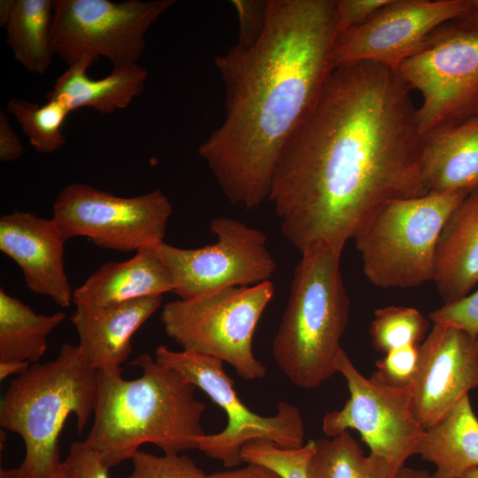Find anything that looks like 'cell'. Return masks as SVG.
<instances>
[{
  "mask_svg": "<svg viewBox=\"0 0 478 478\" xmlns=\"http://www.w3.org/2000/svg\"><path fill=\"white\" fill-rule=\"evenodd\" d=\"M174 0H53L51 43L68 66L104 57L113 66L138 63L150 27Z\"/></svg>",
  "mask_w": 478,
  "mask_h": 478,
  "instance_id": "10",
  "label": "cell"
},
{
  "mask_svg": "<svg viewBox=\"0 0 478 478\" xmlns=\"http://www.w3.org/2000/svg\"><path fill=\"white\" fill-rule=\"evenodd\" d=\"M209 228L217 241L202 248L182 249L165 242L155 246L180 299L270 281L277 264L261 230L228 217L214 218Z\"/></svg>",
  "mask_w": 478,
  "mask_h": 478,
  "instance_id": "12",
  "label": "cell"
},
{
  "mask_svg": "<svg viewBox=\"0 0 478 478\" xmlns=\"http://www.w3.org/2000/svg\"><path fill=\"white\" fill-rule=\"evenodd\" d=\"M92 63L82 59L68 66L46 95V100L59 102L70 112L90 108L107 114L127 108L143 93L148 72L138 63L113 66L108 75L96 80L87 74Z\"/></svg>",
  "mask_w": 478,
  "mask_h": 478,
  "instance_id": "21",
  "label": "cell"
},
{
  "mask_svg": "<svg viewBox=\"0 0 478 478\" xmlns=\"http://www.w3.org/2000/svg\"><path fill=\"white\" fill-rule=\"evenodd\" d=\"M339 35L335 0H269L258 39L216 58L226 113L198 154L230 204L268 202L279 159L335 67Z\"/></svg>",
  "mask_w": 478,
  "mask_h": 478,
  "instance_id": "2",
  "label": "cell"
},
{
  "mask_svg": "<svg viewBox=\"0 0 478 478\" xmlns=\"http://www.w3.org/2000/svg\"><path fill=\"white\" fill-rule=\"evenodd\" d=\"M433 463V478H462L478 468V418L467 395L425 429L417 449Z\"/></svg>",
  "mask_w": 478,
  "mask_h": 478,
  "instance_id": "22",
  "label": "cell"
},
{
  "mask_svg": "<svg viewBox=\"0 0 478 478\" xmlns=\"http://www.w3.org/2000/svg\"><path fill=\"white\" fill-rule=\"evenodd\" d=\"M155 360L204 391L226 412L227 422L224 429L205 434L197 444V449L224 466H239L243 462L242 448L251 440H268L282 448L304 444L305 425L299 409L279 401L275 415L255 413L239 398L221 360L182 350L175 351L162 344L156 349Z\"/></svg>",
  "mask_w": 478,
  "mask_h": 478,
  "instance_id": "8",
  "label": "cell"
},
{
  "mask_svg": "<svg viewBox=\"0 0 478 478\" xmlns=\"http://www.w3.org/2000/svg\"><path fill=\"white\" fill-rule=\"evenodd\" d=\"M50 478H71L68 473L66 472L63 462L59 468L54 472Z\"/></svg>",
  "mask_w": 478,
  "mask_h": 478,
  "instance_id": "41",
  "label": "cell"
},
{
  "mask_svg": "<svg viewBox=\"0 0 478 478\" xmlns=\"http://www.w3.org/2000/svg\"><path fill=\"white\" fill-rule=\"evenodd\" d=\"M53 0H12L1 27L16 60L36 74H44L54 56L51 43Z\"/></svg>",
  "mask_w": 478,
  "mask_h": 478,
  "instance_id": "24",
  "label": "cell"
},
{
  "mask_svg": "<svg viewBox=\"0 0 478 478\" xmlns=\"http://www.w3.org/2000/svg\"><path fill=\"white\" fill-rule=\"evenodd\" d=\"M66 314L36 313L30 306L0 289V362H37L47 350L48 336Z\"/></svg>",
  "mask_w": 478,
  "mask_h": 478,
  "instance_id": "23",
  "label": "cell"
},
{
  "mask_svg": "<svg viewBox=\"0 0 478 478\" xmlns=\"http://www.w3.org/2000/svg\"><path fill=\"white\" fill-rule=\"evenodd\" d=\"M419 347L409 344L387 352L376 360L371 378L392 387L410 385L418 367Z\"/></svg>",
  "mask_w": 478,
  "mask_h": 478,
  "instance_id": "30",
  "label": "cell"
},
{
  "mask_svg": "<svg viewBox=\"0 0 478 478\" xmlns=\"http://www.w3.org/2000/svg\"><path fill=\"white\" fill-rule=\"evenodd\" d=\"M239 21L237 43L249 46L256 42L266 26L269 0H234L231 2Z\"/></svg>",
  "mask_w": 478,
  "mask_h": 478,
  "instance_id": "32",
  "label": "cell"
},
{
  "mask_svg": "<svg viewBox=\"0 0 478 478\" xmlns=\"http://www.w3.org/2000/svg\"><path fill=\"white\" fill-rule=\"evenodd\" d=\"M52 212L66 240L87 237L100 248L129 252L164 242L173 208L158 189L123 197L71 183L57 196Z\"/></svg>",
  "mask_w": 478,
  "mask_h": 478,
  "instance_id": "11",
  "label": "cell"
},
{
  "mask_svg": "<svg viewBox=\"0 0 478 478\" xmlns=\"http://www.w3.org/2000/svg\"><path fill=\"white\" fill-rule=\"evenodd\" d=\"M396 72L421 96L422 135L478 114V29L443 25Z\"/></svg>",
  "mask_w": 478,
  "mask_h": 478,
  "instance_id": "9",
  "label": "cell"
},
{
  "mask_svg": "<svg viewBox=\"0 0 478 478\" xmlns=\"http://www.w3.org/2000/svg\"><path fill=\"white\" fill-rule=\"evenodd\" d=\"M424 180L428 193L478 187V114L422 135Z\"/></svg>",
  "mask_w": 478,
  "mask_h": 478,
  "instance_id": "20",
  "label": "cell"
},
{
  "mask_svg": "<svg viewBox=\"0 0 478 478\" xmlns=\"http://www.w3.org/2000/svg\"><path fill=\"white\" fill-rule=\"evenodd\" d=\"M411 90L376 63L335 67L286 145L268 198L301 254L343 250L388 203L428 194Z\"/></svg>",
  "mask_w": 478,
  "mask_h": 478,
  "instance_id": "1",
  "label": "cell"
},
{
  "mask_svg": "<svg viewBox=\"0 0 478 478\" xmlns=\"http://www.w3.org/2000/svg\"><path fill=\"white\" fill-rule=\"evenodd\" d=\"M172 276L155 246L127 260L102 265L73 292L75 307H104L173 291Z\"/></svg>",
  "mask_w": 478,
  "mask_h": 478,
  "instance_id": "18",
  "label": "cell"
},
{
  "mask_svg": "<svg viewBox=\"0 0 478 478\" xmlns=\"http://www.w3.org/2000/svg\"><path fill=\"white\" fill-rule=\"evenodd\" d=\"M336 372L347 382L350 397L340 410L326 413L322 430L328 437L356 430L370 452L385 459L396 473L416 454L425 433L412 410L410 385L392 387L366 378L343 349Z\"/></svg>",
  "mask_w": 478,
  "mask_h": 478,
  "instance_id": "13",
  "label": "cell"
},
{
  "mask_svg": "<svg viewBox=\"0 0 478 478\" xmlns=\"http://www.w3.org/2000/svg\"><path fill=\"white\" fill-rule=\"evenodd\" d=\"M131 460L134 468L127 478H208L186 455L157 456L138 451Z\"/></svg>",
  "mask_w": 478,
  "mask_h": 478,
  "instance_id": "29",
  "label": "cell"
},
{
  "mask_svg": "<svg viewBox=\"0 0 478 478\" xmlns=\"http://www.w3.org/2000/svg\"><path fill=\"white\" fill-rule=\"evenodd\" d=\"M309 478H394L382 457L364 454L349 431L315 440V451L308 465Z\"/></svg>",
  "mask_w": 478,
  "mask_h": 478,
  "instance_id": "25",
  "label": "cell"
},
{
  "mask_svg": "<svg viewBox=\"0 0 478 478\" xmlns=\"http://www.w3.org/2000/svg\"><path fill=\"white\" fill-rule=\"evenodd\" d=\"M7 110L37 152L51 154L66 143L63 126L71 112L59 102L46 100L40 104L14 97L8 101Z\"/></svg>",
  "mask_w": 478,
  "mask_h": 478,
  "instance_id": "26",
  "label": "cell"
},
{
  "mask_svg": "<svg viewBox=\"0 0 478 478\" xmlns=\"http://www.w3.org/2000/svg\"><path fill=\"white\" fill-rule=\"evenodd\" d=\"M243 467L232 468L208 474V478H282L274 470L255 463H246Z\"/></svg>",
  "mask_w": 478,
  "mask_h": 478,
  "instance_id": "36",
  "label": "cell"
},
{
  "mask_svg": "<svg viewBox=\"0 0 478 478\" xmlns=\"http://www.w3.org/2000/svg\"><path fill=\"white\" fill-rule=\"evenodd\" d=\"M389 2V0H335L339 34L362 25Z\"/></svg>",
  "mask_w": 478,
  "mask_h": 478,
  "instance_id": "34",
  "label": "cell"
},
{
  "mask_svg": "<svg viewBox=\"0 0 478 478\" xmlns=\"http://www.w3.org/2000/svg\"><path fill=\"white\" fill-rule=\"evenodd\" d=\"M63 465L71 478H109V469L83 441L72 443Z\"/></svg>",
  "mask_w": 478,
  "mask_h": 478,
  "instance_id": "33",
  "label": "cell"
},
{
  "mask_svg": "<svg viewBox=\"0 0 478 478\" xmlns=\"http://www.w3.org/2000/svg\"><path fill=\"white\" fill-rule=\"evenodd\" d=\"M29 366L30 363L28 362H0V381H4L12 374H17V376L20 375L25 373Z\"/></svg>",
  "mask_w": 478,
  "mask_h": 478,
  "instance_id": "38",
  "label": "cell"
},
{
  "mask_svg": "<svg viewBox=\"0 0 478 478\" xmlns=\"http://www.w3.org/2000/svg\"><path fill=\"white\" fill-rule=\"evenodd\" d=\"M24 147L9 122L7 114L0 112V160L10 163L19 160Z\"/></svg>",
  "mask_w": 478,
  "mask_h": 478,
  "instance_id": "35",
  "label": "cell"
},
{
  "mask_svg": "<svg viewBox=\"0 0 478 478\" xmlns=\"http://www.w3.org/2000/svg\"><path fill=\"white\" fill-rule=\"evenodd\" d=\"M467 8L468 0H389L365 23L339 35L335 66L372 62L396 71L433 32Z\"/></svg>",
  "mask_w": 478,
  "mask_h": 478,
  "instance_id": "14",
  "label": "cell"
},
{
  "mask_svg": "<svg viewBox=\"0 0 478 478\" xmlns=\"http://www.w3.org/2000/svg\"><path fill=\"white\" fill-rule=\"evenodd\" d=\"M163 296L104 307H76L70 320L79 336V350L96 371L118 368L132 352L134 334L160 307Z\"/></svg>",
  "mask_w": 478,
  "mask_h": 478,
  "instance_id": "17",
  "label": "cell"
},
{
  "mask_svg": "<svg viewBox=\"0 0 478 478\" xmlns=\"http://www.w3.org/2000/svg\"><path fill=\"white\" fill-rule=\"evenodd\" d=\"M343 250L301 254L289 297L272 343L275 363L296 386L313 389L336 372L350 301L340 270Z\"/></svg>",
  "mask_w": 478,
  "mask_h": 478,
  "instance_id": "5",
  "label": "cell"
},
{
  "mask_svg": "<svg viewBox=\"0 0 478 478\" xmlns=\"http://www.w3.org/2000/svg\"><path fill=\"white\" fill-rule=\"evenodd\" d=\"M468 192L428 193L384 205L353 238L368 281L382 289L432 281L440 233Z\"/></svg>",
  "mask_w": 478,
  "mask_h": 478,
  "instance_id": "6",
  "label": "cell"
},
{
  "mask_svg": "<svg viewBox=\"0 0 478 478\" xmlns=\"http://www.w3.org/2000/svg\"><path fill=\"white\" fill-rule=\"evenodd\" d=\"M0 478H27L19 467L0 469Z\"/></svg>",
  "mask_w": 478,
  "mask_h": 478,
  "instance_id": "40",
  "label": "cell"
},
{
  "mask_svg": "<svg viewBox=\"0 0 478 478\" xmlns=\"http://www.w3.org/2000/svg\"><path fill=\"white\" fill-rule=\"evenodd\" d=\"M428 329V320L415 308L387 306L374 312L369 332L374 347L386 354L405 345H419Z\"/></svg>",
  "mask_w": 478,
  "mask_h": 478,
  "instance_id": "27",
  "label": "cell"
},
{
  "mask_svg": "<svg viewBox=\"0 0 478 478\" xmlns=\"http://www.w3.org/2000/svg\"><path fill=\"white\" fill-rule=\"evenodd\" d=\"M444 304L478 285V187L448 217L438 237L433 281Z\"/></svg>",
  "mask_w": 478,
  "mask_h": 478,
  "instance_id": "19",
  "label": "cell"
},
{
  "mask_svg": "<svg viewBox=\"0 0 478 478\" xmlns=\"http://www.w3.org/2000/svg\"><path fill=\"white\" fill-rule=\"evenodd\" d=\"M315 451V440L297 448H282L265 440L255 439L241 451L242 461L266 466L282 478H309L308 465Z\"/></svg>",
  "mask_w": 478,
  "mask_h": 478,
  "instance_id": "28",
  "label": "cell"
},
{
  "mask_svg": "<svg viewBox=\"0 0 478 478\" xmlns=\"http://www.w3.org/2000/svg\"><path fill=\"white\" fill-rule=\"evenodd\" d=\"M433 324L457 328L478 336V289L453 303L443 304L429 314Z\"/></svg>",
  "mask_w": 478,
  "mask_h": 478,
  "instance_id": "31",
  "label": "cell"
},
{
  "mask_svg": "<svg viewBox=\"0 0 478 478\" xmlns=\"http://www.w3.org/2000/svg\"><path fill=\"white\" fill-rule=\"evenodd\" d=\"M66 238L57 221L30 212L15 211L0 218V250L20 267L26 286L61 307L73 303L65 270Z\"/></svg>",
  "mask_w": 478,
  "mask_h": 478,
  "instance_id": "16",
  "label": "cell"
},
{
  "mask_svg": "<svg viewBox=\"0 0 478 478\" xmlns=\"http://www.w3.org/2000/svg\"><path fill=\"white\" fill-rule=\"evenodd\" d=\"M478 387V336L441 324L419 347V362L410 384L412 410L426 429L469 390Z\"/></svg>",
  "mask_w": 478,
  "mask_h": 478,
  "instance_id": "15",
  "label": "cell"
},
{
  "mask_svg": "<svg viewBox=\"0 0 478 478\" xmlns=\"http://www.w3.org/2000/svg\"><path fill=\"white\" fill-rule=\"evenodd\" d=\"M462 478H478V468L469 471Z\"/></svg>",
  "mask_w": 478,
  "mask_h": 478,
  "instance_id": "42",
  "label": "cell"
},
{
  "mask_svg": "<svg viewBox=\"0 0 478 478\" xmlns=\"http://www.w3.org/2000/svg\"><path fill=\"white\" fill-rule=\"evenodd\" d=\"M394 478H433L427 471L412 469L403 466L395 474Z\"/></svg>",
  "mask_w": 478,
  "mask_h": 478,
  "instance_id": "39",
  "label": "cell"
},
{
  "mask_svg": "<svg viewBox=\"0 0 478 478\" xmlns=\"http://www.w3.org/2000/svg\"><path fill=\"white\" fill-rule=\"evenodd\" d=\"M132 366L142 374L126 380L120 367L97 371V396L91 428L83 443L110 469L131 459L143 443L165 454L197 449L205 435V405L195 397L196 387L149 354Z\"/></svg>",
  "mask_w": 478,
  "mask_h": 478,
  "instance_id": "3",
  "label": "cell"
},
{
  "mask_svg": "<svg viewBox=\"0 0 478 478\" xmlns=\"http://www.w3.org/2000/svg\"><path fill=\"white\" fill-rule=\"evenodd\" d=\"M274 295L271 281L224 288L193 299L166 303L160 320L165 333L182 351L231 365L249 381L263 378L266 366L254 356L253 336Z\"/></svg>",
  "mask_w": 478,
  "mask_h": 478,
  "instance_id": "7",
  "label": "cell"
},
{
  "mask_svg": "<svg viewBox=\"0 0 478 478\" xmlns=\"http://www.w3.org/2000/svg\"><path fill=\"white\" fill-rule=\"evenodd\" d=\"M453 22L466 28L478 29V0H468L466 12Z\"/></svg>",
  "mask_w": 478,
  "mask_h": 478,
  "instance_id": "37",
  "label": "cell"
},
{
  "mask_svg": "<svg viewBox=\"0 0 478 478\" xmlns=\"http://www.w3.org/2000/svg\"><path fill=\"white\" fill-rule=\"evenodd\" d=\"M97 371L78 345L63 343L58 357L35 363L11 381L0 402V426L18 434L25 444L19 466L27 478H50L62 465L59 435L70 414L81 434L94 413Z\"/></svg>",
  "mask_w": 478,
  "mask_h": 478,
  "instance_id": "4",
  "label": "cell"
}]
</instances>
